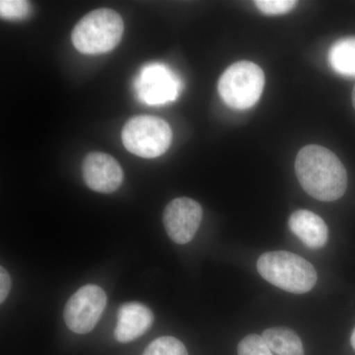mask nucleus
Masks as SVG:
<instances>
[{"mask_svg": "<svg viewBox=\"0 0 355 355\" xmlns=\"http://www.w3.org/2000/svg\"><path fill=\"white\" fill-rule=\"evenodd\" d=\"M261 336L270 349L277 355H304L300 338L291 329H268Z\"/></svg>", "mask_w": 355, "mask_h": 355, "instance_id": "f8f14e48", "label": "nucleus"}, {"mask_svg": "<svg viewBox=\"0 0 355 355\" xmlns=\"http://www.w3.org/2000/svg\"><path fill=\"white\" fill-rule=\"evenodd\" d=\"M352 104H354V107L355 109V85L354 87V91H352Z\"/></svg>", "mask_w": 355, "mask_h": 355, "instance_id": "aec40b11", "label": "nucleus"}, {"mask_svg": "<svg viewBox=\"0 0 355 355\" xmlns=\"http://www.w3.org/2000/svg\"><path fill=\"white\" fill-rule=\"evenodd\" d=\"M107 305V296L101 287L87 284L69 298L64 307L65 324L76 334H87L95 328Z\"/></svg>", "mask_w": 355, "mask_h": 355, "instance_id": "423d86ee", "label": "nucleus"}, {"mask_svg": "<svg viewBox=\"0 0 355 355\" xmlns=\"http://www.w3.org/2000/svg\"><path fill=\"white\" fill-rule=\"evenodd\" d=\"M265 81V74L259 65L241 60L223 72L217 89L221 99L230 108L247 110L260 100Z\"/></svg>", "mask_w": 355, "mask_h": 355, "instance_id": "20e7f679", "label": "nucleus"}, {"mask_svg": "<svg viewBox=\"0 0 355 355\" xmlns=\"http://www.w3.org/2000/svg\"><path fill=\"white\" fill-rule=\"evenodd\" d=\"M261 277L272 286L294 294L309 292L316 284L314 266L298 254L287 251L268 252L257 263Z\"/></svg>", "mask_w": 355, "mask_h": 355, "instance_id": "f03ea898", "label": "nucleus"}, {"mask_svg": "<svg viewBox=\"0 0 355 355\" xmlns=\"http://www.w3.org/2000/svg\"><path fill=\"white\" fill-rule=\"evenodd\" d=\"M154 315L146 305L130 302L119 308L114 338L119 343H127L137 340L153 327Z\"/></svg>", "mask_w": 355, "mask_h": 355, "instance_id": "9d476101", "label": "nucleus"}, {"mask_svg": "<svg viewBox=\"0 0 355 355\" xmlns=\"http://www.w3.org/2000/svg\"><path fill=\"white\" fill-rule=\"evenodd\" d=\"M295 173L303 190L321 202L338 200L347 191V170L326 147L314 144L303 147L296 157Z\"/></svg>", "mask_w": 355, "mask_h": 355, "instance_id": "f257e3e1", "label": "nucleus"}, {"mask_svg": "<svg viewBox=\"0 0 355 355\" xmlns=\"http://www.w3.org/2000/svg\"><path fill=\"white\" fill-rule=\"evenodd\" d=\"M289 228L306 247L320 249L328 241V226L323 218L307 209H299L289 217Z\"/></svg>", "mask_w": 355, "mask_h": 355, "instance_id": "9b49d317", "label": "nucleus"}, {"mask_svg": "<svg viewBox=\"0 0 355 355\" xmlns=\"http://www.w3.org/2000/svg\"><path fill=\"white\" fill-rule=\"evenodd\" d=\"M238 355H273V352L266 345L263 336L252 334L238 345Z\"/></svg>", "mask_w": 355, "mask_h": 355, "instance_id": "2eb2a0df", "label": "nucleus"}, {"mask_svg": "<svg viewBox=\"0 0 355 355\" xmlns=\"http://www.w3.org/2000/svg\"><path fill=\"white\" fill-rule=\"evenodd\" d=\"M254 4L261 13L272 16L288 13L297 2L294 0H258Z\"/></svg>", "mask_w": 355, "mask_h": 355, "instance_id": "f3484780", "label": "nucleus"}, {"mask_svg": "<svg viewBox=\"0 0 355 355\" xmlns=\"http://www.w3.org/2000/svg\"><path fill=\"white\" fill-rule=\"evenodd\" d=\"M202 209L189 198H178L168 203L163 214V223L168 236L177 244L190 243L200 228Z\"/></svg>", "mask_w": 355, "mask_h": 355, "instance_id": "0eeeda50", "label": "nucleus"}, {"mask_svg": "<svg viewBox=\"0 0 355 355\" xmlns=\"http://www.w3.org/2000/svg\"><path fill=\"white\" fill-rule=\"evenodd\" d=\"M329 62L336 73L355 77V37L336 42L329 51Z\"/></svg>", "mask_w": 355, "mask_h": 355, "instance_id": "ddd939ff", "label": "nucleus"}, {"mask_svg": "<svg viewBox=\"0 0 355 355\" xmlns=\"http://www.w3.org/2000/svg\"><path fill=\"white\" fill-rule=\"evenodd\" d=\"M30 11V3L22 0H1L0 14L6 19H22Z\"/></svg>", "mask_w": 355, "mask_h": 355, "instance_id": "dca6fc26", "label": "nucleus"}, {"mask_svg": "<svg viewBox=\"0 0 355 355\" xmlns=\"http://www.w3.org/2000/svg\"><path fill=\"white\" fill-rule=\"evenodd\" d=\"M11 289V279L3 266L0 268V302L3 303Z\"/></svg>", "mask_w": 355, "mask_h": 355, "instance_id": "a211bd4d", "label": "nucleus"}, {"mask_svg": "<svg viewBox=\"0 0 355 355\" xmlns=\"http://www.w3.org/2000/svg\"><path fill=\"white\" fill-rule=\"evenodd\" d=\"M123 35V21L112 9L91 11L79 21L71 33L72 44L84 55L109 53L120 44Z\"/></svg>", "mask_w": 355, "mask_h": 355, "instance_id": "7ed1b4c3", "label": "nucleus"}, {"mask_svg": "<svg viewBox=\"0 0 355 355\" xmlns=\"http://www.w3.org/2000/svg\"><path fill=\"white\" fill-rule=\"evenodd\" d=\"M350 343H352V347L355 350V328L354 331L352 334V338H350Z\"/></svg>", "mask_w": 355, "mask_h": 355, "instance_id": "6ab92c4d", "label": "nucleus"}, {"mask_svg": "<svg viewBox=\"0 0 355 355\" xmlns=\"http://www.w3.org/2000/svg\"><path fill=\"white\" fill-rule=\"evenodd\" d=\"M137 96L148 105L174 101L181 90V83L171 69L162 64L147 65L137 77Z\"/></svg>", "mask_w": 355, "mask_h": 355, "instance_id": "6e6552de", "label": "nucleus"}, {"mask_svg": "<svg viewBox=\"0 0 355 355\" xmlns=\"http://www.w3.org/2000/svg\"><path fill=\"white\" fill-rule=\"evenodd\" d=\"M142 355H189L181 340L173 336H161L153 340Z\"/></svg>", "mask_w": 355, "mask_h": 355, "instance_id": "4468645a", "label": "nucleus"}, {"mask_svg": "<svg viewBox=\"0 0 355 355\" xmlns=\"http://www.w3.org/2000/svg\"><path fill=\"white\" fill-rule=\"evenodd\" d=\"M83 175L88 188L97 193H114L123 182L120 163L107 153H89L83 160Z\"/></svg>", "mask_w": 355, "mask_h": 355, "instance_id": "1a4fd4ad", "label": "nucleus"}, {"mask_svg": "<svg viewBox=\"0 0 355 355\" xmlns=\"http://www.w3.org/2000/svg\"><path fill=\"white\" fill-rule=\"evenodd\" d=\"M172 130L167 121L158 116H133L121 132V140L128 151L142 158L163 155L172 142Z\"/></svg>", "mask_w": 355, "mask_h": 355, "instance_id": "39448f33", "label": "nucleus"}]
</instances>
